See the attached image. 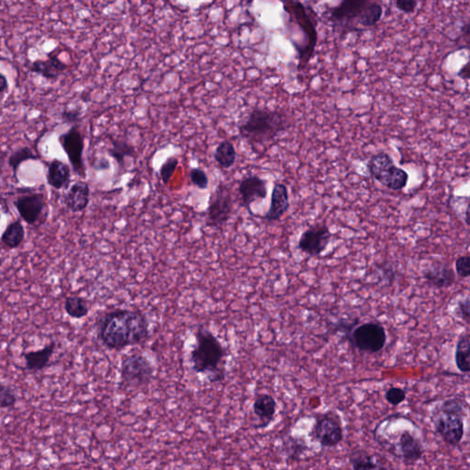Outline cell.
I'll list each match as a JSON object with an SVG mask.
<instances>
[{
    "mask_svg": "<svg viewBox=\"0 0 470 470\" xmlns=\"http://www.w3.org/2000/svg\"><path fill=\"white\" fill-rule=\"evenodd\" d=\"M110 141L111 147L107 149L108 155L116 161L119 168H124L125 158L136 157L135 147L130 146L128 141L112 137H110Z\"/></svg>",
    "mask_w": 470,
    "mask_h": 470,
    "instance_id": "484cf974",
    "label": "cell"
},
{
    "mask_svg": "<svg viewBox=\"0 0 470 470\" xmlns=\"http://www.w3.org/2000/svg\"><path fill=\"white\" fill-rule=\"evenodd\" d=\"M72 172L68 164L59 159H52L47 165L46 180L50 187L61 190L68 188L71 182Z\"/></svg>",
    "mask_w": 470,
    "mask_h": 470,
    "instance_id": "44dd1931",
    "label": "cell"
},
{
    "mask_svg": "<svg viewBox=\"0 0 470 470\" xmlns=\"http://www.w3.org/2000/svg\"><path fill=\"white\" fill-rule=\"evenodd\" d=\"M458 313L464 321L470 322V297H466L458 302Z\"/></svg>",
    "mask_w": 470,
    "mask_h": 470,
    "instance_id": "ab89813d",
    "label": "cell"
},
{
    "mask_svg": "<svg viewBox=\"0 0 470 470\" xmlns=\"http://www.w3.org/2000/svg\"><path fill=\"white\" fill-rule=\"evenodd\" d=\"M424 279L438 288H449L455 283L454 271L446 265H433L425 271Z\"/></svg>",
    "mask_w": 470,
    "mask_h": 470,
    "instance_id": "cb8c5ba5",
    "label": "cell"
},
{
    "mask_svg": "<svg viewBox=\"0 0 470 470\" xmlns=\"http://www.w3.org/2000/svg\"><path fill=\"white\" fill-rule=\"evenodd\" d=\"M349 340L352 346L360 351L375 354L385 346L386 335L385 328L376 322H366L358 325L352 331Z\"/></svg>",
    "mask_w": 470,
    "mask_h": 470,
    "instance_id": "9c48e42d",
    "label": "cell"
},
{
    "mask_svg": "<svg viewBox=\"0 0 470 470\" xmlns=\"http://www.w3.org/2000/svg\"><path fill=\"white\" fill-rule=\"evenodd\" d=\"M66 313L71 318L80 320L85 318L90 313L88 303L84 297L79 296H69L65 300L63 305Z\"/></svg>",
    "mask_w": 470,
    "mask_h": 470,
    "instance_id": "83f0119b",
    "label": "cell"
},
{
    "mask_svg": "<svg viewBox=\"0 0 470 470\" xmlns=\"http://www.w3.org/2000/svg\"><path fill=\"white\" fill-rule=\"evenodd\" d=\"M332 233L326 225L317 224L303 232L297 248L311 257H318L327 248Z\"/></svg>",
    "mask_w": 470,
    "mask_h": 470,
    "instance_id": "5bb4252c",
    "label": "cell"
},
{
    "mask_svg": "<svg viewBox=\"0 0 470 470\" xmlns=\"http://www.w3.org/2000/svg\"><path fill=\"white\" fill-rule=\"evenodd\" d=\"M39 157L32 151V148L28 146L19 147L15 151L11 153L8 159V165L12 169L13 176L17 179L19 166L25 161L38 160Z\"/></svg>",
    "mask_w": 470,
    "mask_h": 470,
    "instance_id": "4dcf8cb0",
    "label": "cell"
},
{
    "mask_svg": "<svg viewBox=\"0 0 470 470\" xmlns=\"http://www.w3.org/2000/svg\"><path fill=\"white\" fill-rule=\"evenodd\" d=\"M155 368L141 354L126 355L121 364V385L124 388L139 389L146 386L154 378Z\"/></svg>",
    "mask_w": 470,
    "mask_h": 470,
    "instance_id": "52a82bcc",
    "label": "cell"
},
{
    "mask_svg": "<svg viewBox=\"0 0 470 470\" xmlns=\"http://www.w3.org/2000/svg\"><path fill=\"white\" fill-rule=\"evenodd\" d=\"M393 447L391 452L399 456L406 462H416L424 454L421 441L409 431L400 433Z\"/></svg>",
    "mask_w": 470,
    "mask_h": 470,
    "instance_id": "2e32d148",
    "label": "cell"
},
{
    "mask_svg": "<svg viewBox=\"0 0 470 470\" xmlns=\"http://www.w3.org/2000/svg\"><path fill=\"white\" fill-rule=\"evenodd\" d=\"M456 365L463 373L470 372V336H464L457 344L455 353Z\"/></svg>",
    "mask_w": 470,
    "mask_h": 470,
    "instance_id": "f1b7e54d",
    "label": "cell"
},
{
    "mask_svg": "<svg viewBox=\"0 0 470 470\" xmlns=\"http://www.w3.org/2000/svg\"><path fill=\"white\" fill-rule=\"evenodd\" d=\"M395 5L398 10L406 14H413L418 6V1L416 0H397Z\"/></svg>",
    "mask_w": 470,
    "mask_h": 470,
    "instance_id": "f35d334b",
    "label": "cell"
},
{
    "mask_svg": "<svg viewBox=\"0 0 470 470\" xmlns=\"http://www.w3.org/2000/svg\"><path fill=\"white\" fill-rule=\"evenodd\" d=\"M366 168L375 180L391 190H402L408 184L407 172L397 168L392 158L386 153H378L371 157Z\"/></svg>",
    "mask_w": 470,
    "mask_h": 470,
    "instance_id": "8992f818",
    "label": "cell"
},
{
    "mask_svg": "<svg viewBox=\"0 0 470 470\" xmlns=\"http://www.w3.org/2000/svg\"><path fill=\"white\" fill-rule=\"evenodd\" d=\"M149 322L140 311L117 309L108 311L97 324V336L110 350L137 346L149 337Z\"/></svg>",
    "mask_w": 470,
    "mask_h": 470,
    "instance_id": "6da1fadb",
    "label": "cell"
},
{
    "mask_svg": "<svg viewBox=\"0 0 470 470\" xmlns=\"http://www.w3.org/2000/svg\"><path fill=\"white\" fill-rule=\"evenodd\" d=\"M238 191L240 194L242 205L246 208L251 215L255 216L250 206L258 199H266L268 195V187H266L265 180L260 179V177L250 176L242 180L239 184Z\"/></svg>",
    "mask_w": 470,
    "mask_h": 470,
    "instance_id": "9a60e30c",
    "label": "cell"
},
{
    "mask_svg": "<svg viewBox=\"0 0 470 470\" xmlns=\"http://www.w3.org/2000/svg\"><path fill=\"white\" fill-rule=\"evenodd\" d=\"M82 110L79 108L65 110L61 113V119L63 124H70L72 126L77 125L81 121Z\"/></svg>",
    "mask_w": 470,
    "mask_h": 470,
    "instance_id": "8d00e7d4",
    "label": "cell"
},
{
    "mask_svg": "<svg viewBox=\"0 0 470 470\" xmlns=\"http://www.w3.org/2000/svg\"><path fill=\"white\" fill-rule=\"evenodd\" d=\"M307 449L305 442L300 440L299 438H289L283 444L284 453L286 458L291 461L299 460Z\"/></svg>",
    "mask_w": 470,
    "mask_h": 470,
    "instance_id": "1f68e13d",
    "label": "cell"
},
{
    "mask_svg": "<svg viewBox=\"0 0 470 470\" xmlns=\"http://www.w3.org/2000/svg\"><path fill=\"white\" fill-rule=\"evenodd\" d=\"M8 83L7 77H6L4 74L0 75V96L1 99L4 97L5 94L8 92Z\"/></svg>",
    "mask_w": 470,
    "mask_h": 470,
    "instance_id": "b9f144b4",
    "label": "cell"
},
{
    "mask_svg": "<svg viewBox=\"0 0 470 470\" xmlns=\"http://www.w3.org/2000/svg\"><path fill=\"white\" fill-rule=\"evenodd\" d=\"M368 2V0H344L331 10L329 21L339 29L357 30L358 21Z\"/></svg>",
    "mask_w": 470,
    "mask_h": 470,
    "instance_id": "7c38bea8",
    "label": "cell"
},
{
    "mask_svg": "<svg viewBox=\"0 0 470 470\" xmlns=\"http://www.w3.org/2000/svg\"><path fill=\"white\" fill-rule=\"evenodd\" d=\"M17 395L12 386L10 385H5L1 384V389H0V406L1 409H11L16 405Z\"/></svg>",
    "mask_w": 470,
    "mask_h": 470,
    "instance_id": "836d02e7",
    "label": "cell"
},
{
    "mask_svg": "<svg viewBox=\"0 0 470 470\" xmlns=\"http://www.w3.org/2000/svg\"><path fill=\"white\" fill-rule=\"evenodd\" d=\"M456 271L458 276L464 279L470 277V255L461 257L456 261Z\"/></svg>",
    "mask_w": 470,
    "mask_h": 470,
    "instance_id": "74e56055",
    "label": "cell"
},
{
    "mask_svg": "<svg viewBox=\"0 0 470 470\" xmlns=\"http://www.w3.org/2000/svg\"><path fill=\"white\" fill-rule=\"evenodd\" d=\"M289 127L291 121L283 111L255 108L246 121L239 126V133L251 146H257L273 141Z\"/></svg>",
    "mask_w": 470,
    "mask_h": 470,
    "instance_id": "3957f363",
    "label": "cell"
},
{
    "mask_svg": "<svg viewBox=\"0 0 470 470\" xmlns=\"http://www.w3.org/2000/svg\"><path fill=\"white\" fill-rule=\"evenodd\" d=\"M30 72L39 75L48 80H57L61 75L68 69V66L60 60L57 55L47 54V59H37L30 63Z\"/></svg>",
    "mask_w": 470,
    "mask_h": 470,
    "instance_id": "ac0fdd59",
    "label": "cell"
},
{
    "mask_svg": "<svg viewBox=\"0 0 470 470\" xmlns=\"http://www.w3.org/2000/svg\"><path fill=\"white\" fill-rule=\"evenodd\" d=\"M283 10L288 17L286 24L299 28L302 33V43L299 54V65L297 69L302 70L313 57L314 51L318 40L317 26L318 16L313 8L308 7L300 1H285Z\"/></svg>",
    "mask_w": 470,
    "mask_h": 470,
    "instance_id": "277c9868",
    "label": "cell"
},
{
    "mask_svg": "<svg viewBox=\"0 0 470 470\" xmlns=\"http://www.w3.org/2000/svg\"><path fill=\"white\" fill-rule=\"evenodd\" d=\"M179 165V159H177L176 157H170L164 162L162 166H161L159 173L164 184H168Z\"/></svg>",
    "mask_w": 470,
    "mask_h": 470,
    "instance_id": "d6a6232c",
    "label": "cell"
},
{
    "mask_svg": "<svg viewBox=\"0 0 470 470\" xmlns=\"http://www.w3.org/2000/svg\"><path fill=\"white\" fill-rule=\"evenodd\" d=\"M189 179L192 184L199 189H207L208 187V177L202 169L194 168L189 172Z\"/></svg>",
    "mask_w": 470,
    "mask_h": 470,
    "instance_id": "e575fe53",
    "label": "cell"
},
{
    "mask_svg": "<svg viewBox=\"0 0 470 470\" xmlns=\"http://www.w3.org/2000/svg\"><path fill=\"white\" fill-rule=\"evenodd\" d=\"M214 159L222 168H232L236 161V150L233 143L228 140L221 141L214 152Z\"/></svg>",
    "mask_w": 470,
    "mask_h": 470,
    "instance_id": "4316f807",
    "label": "cell"
},
{
    "mask_svg": "<svg viewBox=\"0 0 470 470\" xmlns=\"http://www.w3.org/2000/svg\"><path fill=\"white\" fill-rule=\"evenodd\" d=\"M253 411L260 421L255 429H265L275 420L277 411V400L271 395L260 394L253 403Z\"/></svg>",
    "mask_w": 470,
    "mask_h": 470,
    "instance_id": "d6986e66",
    "label": "cell"
},
{
    "mask_svg": "<svg viewBox=\"0 0 470 470\" xmlns=\"http://www.w3.org/2000/svg\"><path fill=\"white\" fill-rule=\"evenodd\" d=\"M385 399L389 404L400 405L406 399V392L404 389L398 388V386H392L386 391Z\"/></svg>",
    "mask_w": 470,
    "mask_h": 470,
    "instance_id": "d590c367",
    "label": "cell"
},
{
    "mask_svg": "<svg viewBox=\"0 0 470 470\" xmlns=\"http://www.w3.org/2000/svg\"><path fill=\"white\" fill-rule=\"evenodd\" d=\"M19 217L27 224L37 225L44 221V211L47 213L46 196L43 193H28L17 197L13 202Z\"/></svg>",
    "mask_w": 470,
    "mask_h": 470,
    "instance_id": "4fadbf2b",
    "label": "cell"
},
{
    "mask_svg": "<svg viewBox=\"0 0 470 470\" xmlns=\"http://www.w3.org/2000/svg\"><path fill=\"white\" fill-rule=\"evenodd\" d=\"M91 166L96 171H107L110 168V162L106 157L95 158Z\"/></svg>",
    "mask_w": 470,
    "mask_h": 470,
    "instance_id": "60d3db41",
    "label": "cell"
},
{
    "mask_svg": "<svg viewBox=\"0 0 470 470\" xmlns=\"http://www.w3.org/2000/svg\"><path fill=\"white\" fill-rule=\"evenodd\" d=\"M382 6L378 2L369 1L361 14L358 25L364 28L374 27L382 18Z\"/></svg>",
    "mask_w": 470,
    "mask_h": 470,
    "instance_id": "f546056e",
    "label": "cell"
},
{
    "mask_svg": "<svg viewBox=\"0 0 470 470\" xmlns=\"http://www.w3.org/2000/svg\"><path fill=\"white\" fill-rule=\"evenodd\" d=\"M227 353L219 339L210 331L200 326L196 333V344L190 353L192 371L207 377L210 382H219L225 378L221 365Z\"/></svg>",
    "mask_w": 470,
    "mask_h": 470,
    "instance_id": "7a4b0ae2",
    "label": "cell"
},
{
    "mask_svg": "<svg viewBox=\"0 0 470 470\" xmlns=\"http://www.w3.org/2000/svg\"><path fill=\"white\" fill-rule=\"evenodd\" d=\"M57 350V343L51 341L46 346L37 351L24 353L25 368L28 371L38 372L43 371L49 366L52 355Z\"/></svg>",
    "mask_w": 470,
    "mask_h": 470,
    "instance_id": "7402d4cb",
    "label": "cell"
},
{
    "mask_svg": "<svg viewBox=\"0 0 470 470\" xmlns=\"http://www.w3.org/2000/svg\"><path fill=\"white\" fill-rule=\"evenodd\" d=\"M464 405L460 400H447L441 406L433 422L436 431L447 444L456 446L462 440L464 435Z\"/></svg>",
    "mask_w": 470,
    "mask_h": 470,
    "instance_id": "5b68a950",
    "label": "cell"
},
{
    "mask_svg": "<svg viewBox=\"0 0 470 470\" xmlns=\"http://www.w3.org/2000/svg\"><path fill=\"white\" fill-rule=\"evenodd\" d=\"M352 470H389L378 456L364 449H354L349 456Z\"/></svg>",
    "mask_w": 470,
    "mask_h": 470,
    "instance_id": "603a6c76",
    "label": "cell"
},
{
    "mask_svg": "<svg viewBox=\"0 0 470 470\" xmlns=\"http://www.w3.org/2000/svg\"><path fill=\"white\" fill-rule=\"evenodd\" d=\"M311 435L322 449H335L344 441V431L341 417L329 411L315 417Z\"/></svg>",
    "mask_w": 470,
    "mask_h": 470,
    "instance_id": "ba28073f",
    "label": "cell"
},
{
    "mask_svg": "<svg viewBox=\"0 0 470 470\" xmlns=\"http://www.w3.org/2000/svg\"><path fill=\"white\" fill-rule=\"evenodd\" d=\"M458 76L462 79H470V61L468 63H467V65L464 66L463 68L460 69V71L458 73Z\"/></svg>",
    "mask_w": 470,
    "mask_h": 470,
    "instance_id": "7bdbcfd3",
    "label": "cell"
},
{
    "mask_svg": "<svg viewBox=\"0 0 470 470\" xmlns=\"http://www.w3.org/2000/svg\"><path fill=\"white\" fill-rule=\"evenodd\" d=\"M289 196L288 188L283 183H276L271 194V207L263 219L268 222H277L288 211Z\"/></svg>",
    "mask_w": 470,
    "mask_h": 470,
    "instance_id": "ffe728a7",
    "label": "cell"
},
{
    "mask_svg": "<svg viewBox=\"0 0 470 470\" xmlns=\"http://www.w3.org/2000/svg\"><path fill=\"white\" fill-rule=\"evenodd\" d=\"M69 470H70V469H69Z\"/></svg>",
    "mask_w": 470,
    "mask_h": 470,
    "instance_id": "f6af8a7d",
    "label": "cell"
},
{
    "mask_svg": "<svg viewBox=\"0 0 470 470\" xmlns=\"http://www.w3.org/2000/svg\"><path fill=\"white\" fill-rule=\"evenodd\" d=\"M25 228L19 219L10 222L1 235L3 246L8 250L19 248L24 242Z\"/></svg>",
    "mask_w": 470,
    "mask_h": 470,
    "instance_id": "d4e9b609",
    "label": "cell"
},
{
    "mask_svg": "<svg viewBox=\"0 0 470 470\" xmlns=\"http://www.w3.org/2000/svg\"><path fill=\"white\" fill-rule=\"evenodd\" d=\"M58 141L65 151L74 173L85 179L86 166L84 162L85 136L79 125L72 126L68 132L58 137Z\"/></svg>",
    "mask_w": 470,
    "mask_h": 470,
    "instance_id": "30bf717a",
    "label": "cell"
},
{
    "mask_svg": "<svg viewBox=\"0 0 470 470\" xmlns=\"http://www.w3.org/2000/svg\"><path fill=\"white\" fill-rule=\"evenodd\" d=\"M465 222L466 224L470 226V202L468 206H467L466 213H465Z\"/></svg>",
    "mask_w": 470,
    "mask_h": 470,
    "instance_id": "ee69618b",
    "label": "cell"
},
{
    "mask_svg": "<svg viewBox=\"0 0 470 470\" xmlns=\"http://www.w3.org/2000/svg\"><path fill=\"white\" fill-rule=\"evenodd\" d=\"M63 204L74 213H81L90 202V188L87 182H77L63 195Z\"/></svg>",
    "mask_w": 470,
    "mask_h": 470,
    "instance_id": "e0dca14e",
    "label": "cell"
},
{
    "mask_svg": "<svg viewBox=\"0 0 470 470\" xmlns=\"http://www.w3.org/2000/svg\"><path fill=\"white\" fill-rule=\"evenodd\" d=\"M233 202L232 193L227 186H218L211 194L206 216L207 226L219 228L226 224L232 216Z\"/></svg>",
    "mask_w": 470,
    "mask_h": 470,
    "instance_id": "8fae6325",
    "label": "cell"
}]
</instances>
